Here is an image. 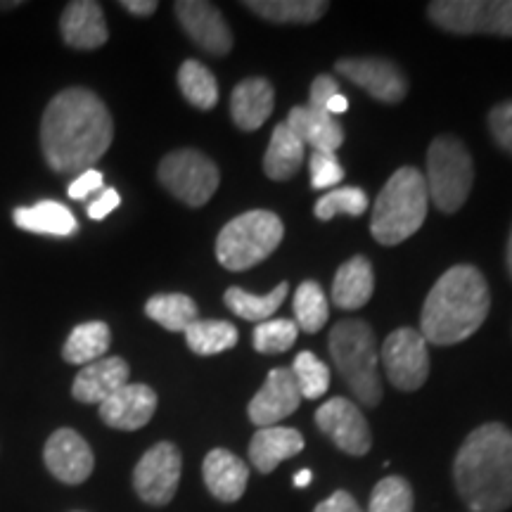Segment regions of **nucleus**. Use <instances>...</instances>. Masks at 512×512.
Masks as SVG:
<instances>
[{"label":"nucleus","instance_id":"ddd939ff","mask_svg":"<svg viewBox=\"0 0 512 512\" xmlns=\"http://www.w3.org/2000/svg\"><path fill=\"white\" fill-rule=\"evenodd\" d=\"M335 69L358 88H363L370 98L387 102V105H396L408 95L406 74L384 57H342Z\"/></svg>","mask_w":512,"mask_h":512},{"label":"nucleus","instance_id":"393cba45","mask_svg":"<svg viewBox=\"0 0 512 512\" xmlns=\"http://www.w3.org/2000/svg\"><path fill=\"white\" fill-rule=\"evenodd\" d=\"M306 162V147L290 131V126L278 124L273 128V136L268 140L264 155V171L271 181H290L299 174L302 164Z\"/></svg>","mask_w":512,"mask_h":512},{"label":"nucleus","instance_id":"f03ea898","mask_svg":"<svg viewBox=\"0 0 512 512\" xmlns=\"http://www.w3.org/2000/svg\"><path fill=\"white\" fill-rule=\"evenodd\" d=\"M458 496L472 512H503L512 505V430L486 422L467 434L453 460Z\"/></svg>","mask_w":512,"mask_h":512},{"label":"nucleus","instance_id":"f704fd0d","mask_svg":"<svg viewBox=\"0 0 512 512\" xmlns=\"http://www.w3.org/2000/svg\"><path fill=\"white\" fill-rule=\"evenodd\" d=\"M368 195L366 190L354 188V185H347V188H335L328 190L323 197L316 202V216L320 221L335 219L337 214H349V216H363L368 209Z\"/></svg>","mask_w":512,"mask_h":512},{"label":"nucleus","instance_id":"58836bf2","mask_svg":"<svg viewBox=\"0 0 512 512\" xmlns=\"http://www.w3.org/2000/svg\"><path fill=\"white\" fill-rule=\"evenodd\" d=\"M489 131L496 145L512 155V100L501 102L489 112Z\"/></svg>","mask_w":512,"mask_h":512},{"label":"nucleus","instance_id":"423d86ee","mask_svg":"<svg viewBox=\"0 0 512 512\" xmlns=\"http://www.w3.org/2000/svg\"><path fill=\"white\" fill-rule=\"evenodd\" d=\"M285 226L278 214L264 209L247 211L228 221L216 238V259L228 271H247L268 259L280 242Z\"/></svg>","mask_w":512,"mask_h":512},{"label":"nucleus","instance_id":"20e7f679","mask_svg":"<svg viewBox=\"0 0 512 512\" xmlns=\"http://www.w3.org/2000/svg\"><path fill=\"white\" fill-rule=\"evenodd\" d=\"M427 207H430V195H427L425 176L415 166H401L377 195L370 233L380 245H401L422 228Z\"/></svg>","mask_w":512,"mask_h":512},{"label":"nucleus","instance_id":"e433bc0d","mask_svg":"<svg viewBox=\"0 0 512 512\" xmlns=\"http://www.w3.org/2000/svg\"><path fill=\"white\" fill-rule=\"evenodd\" d=\"M297 337L299 328L294 320L271 318L254 328V349L259 354H283V351L294 347Z\"/></svg>","mask_w":512,"mask_h":512},{"label":"nucleus","instance_id":"6e6552de","mask_svg":"<svg viewBox=\"0 0 512 512\" xmlns=\"http://www.w3.org/2000/svg\"><path fill=\"white\" fill-rule=\"evenodd\" d=\"M427 17L458 36H512V0H434Z\"/></svg>","mask_w":512,"mask_h":512},{"label":"nucleus","instance_id":"79ce46f5","mask_svg":"<svg viewBox=\"0 0 512 512\" xmlns=\"http://www.w3.org/2000/svg\"><path fill=\"white\" fill-rule=\"evenodd\" d=\"M119 204H121L119 192L114 188H105L91 204H88V216H91L93 221H102V219H107V216H110L112 211L119 207Z\"/></svg>","mask_w":512,"mask_h":512},{"label":"nucleus","instance_id":"4468645a","mask_svg":"<svg viewBox=\"0 0 512 512\" xmlns=\"http://www.w3.org/2000/svg\"><path fill=\"white\" fill-rule=\"evenodd\" d=\"M178 22L204 53L223 57L233 50V31L216 5L204 0H178L174 5Z\"/></svg>","mask_w":512,"mask_h":512},{"label":"nucleus","instance_id":"7ed1b4c3","mask_svg":"<svg viewBox=\"0 0 512 512\" xmlns=\"http://www.w3.org/2000/svg\"><path fill=\"white\" fill-rule=\"evenodd\" d=\"M491 309V292L482 271L470 264L448 268L427 294L420 332L439 347L465 342L482 328Z\"/></svg>","mask_w":512,"mask_h":512},{"label":"nucleus","instance_id":"de8ad7c7","mask_svg":"<svg viewBox=\"0 0 512 512\" xmlns=\"http://www.w3.org/2000/svg\"><path fill=\"white\" fill-rule=\"evenodd\" d=\"M508 271L512 275V230H510V238H508Z\"/></svg>","mask_w":512,"mask_h":512},{"label":"nucleus","instance_id":"09e8293b","mask_svg":"<svg viewBox=\"0 0 512 512\" xmlns=\"http://www.w3.org/2000/svg\"><path fill=\"white\" fill-rule=\"evenodd\" d=\"M17 0H15V3H0V10H5V8H17Z\"/></svg>","mask_w":512,"mask_h":512},{"label":"nucleus","instance_id":"0eeeda50","mask_svg":"<svg viewBox=\"0 0 512 512\" xmlns=\"http://www.w3.org/2000/svg\"><path fill=\"white\" fill-rule=\"evenodd\" d=\"M427 195L444 214H453L467 202L475 183V162L470 150L453 136H439L427 150Z\"/></svg>","mask_w":512,"mask_h":512},{"label":"nucleus","instance_id":"c9c22d12","mask_svg":"<svg viewBox=\"0 0 512 512\" xmlns=\"http://www.w3.org/2000/svg\"><path fill=\"white\" fill-rule=\"evenodd\" d=\"M413 486L403 477H384L370 494L368 512H413Z\"/></svg>","mask_w":512,"mask_h":512},{"label":"nucleus","instance_id":"9d476101","mask_svg":"<svg viewBox=\"0 0 512 512\" xmlns=\"http://www.w3.org/2000/svg\"><path fill=\"white\" fill-rule=\"evenodd\" d=\"M384 373L401 392H415L430 377V351L420 330L399 328L384 339L380 351Z\"/></svg>","mask_w":512,"mask_h":512},{"label":"nucleus","instance_id":"5701e85b","mask_svg":"<svg viewBox=\"0 0 512 512\" xmlns=\"http://www.w3.org/2000/svg\"><path fill=\"white\" fill-rule=\"evenodd\" d=\"M285 124L302 140L304 147L311 145L313 152H337L344 143V131L339 121L332 114L313 110L309 105L292 107Z\"/></svg>","mask_w":512,"mask_h":512},{"label":"nucleus","instance_id":"412c9836","mask_svg":"<svg viewBox=\"0 0 512 512\" xmlns=\"http://www.w3.org/2000/svg\"><path fill=\"white\" fill-rule=\"evenodd\" d=\"M275 105V91L271 81L252 76V79L240 81L230 95V117L233 124L242 131H256L266 124Z\"/></svg>","mask_w":512,"mask_h":512},{"label":"nucleus","instance_id":"c756f323","mask_svg":"<svg viewBox=\"0 0 512 512\" xmlns=\"http://www.w3.org/2000/svg\"><path fill=\"white\" fill-rule=\"evenodd\" d=\"M178 88L183 98L197 110H214L219 102V81L209 72L207 64L185 60L178 69Z\"/></svg>","mask_w":512,"mask_h":512},{"label":"nucleus","instance_id":"c85d7f7f","mask_svg":"<svg viewBox=\"0 0 512 512\" xmlns=\"http://www.w3.org/2000/svg\"><path fill=\"white\" fill-rule=\"evenodd\" d=\"M287 292H290V285L287 283H280L268 294H249L242 287H228L223 299H226V306L235 316L259 325L264 320H271L273 313L283 306Z\"/></svg>","mask_w":512,"mask_h":512},{"label":"nucleus","instance_id":"37998d69","mask_svg":"<svg viewBox=\"0 0 512 512\" xmlns=\"http://www.w3.org/2000/svg\"><path fill=\"white\" fill-rule=\"evenodd\" d=\"M313 512H363L361 505L356 503V498L349 491H335L330 498H325L323 503L316 505Z\"/></svg>","mask_w":512,"mask_h":512},{"label":"nucleus","instance_id":"c03bdc74","mask_svg":"<svg viewBox=\"0 0 512 512\" xmlns=\"http://www.w3.org/2000/svg\"><path fill=\"white\" fill-rule=\"evenodd\" d=\"M121 8L128 10L131 15H136V17H150V15H155L157 3L155 0H121Z\"/></svg>","mask_w":512,"mask_h":512},{"label":"nucleus","instance_id":"a19ab883","mask_svg":"<svg viewBox=\"0 0 512 512\" xmlns=\"http://www.w3.org/2000/svg\"><path fill=\"white\" fill-rule=\"evenodd\" d=\"M339 93V83L337 79H332L330 74H320L313 79L311 83V95H309V107H313V110H320L325 112V105L335 98V95Z\"/></svg>","mask_w":512,"mask_h":512},{"label":"nucleus","instance_id":"f3484780","mask_svg":"<svg viewBox=\"0 0 512 512\" xmlns=\"http://www.w3.org/2000/svg\"><path fill=\"white\" fill-rule=\"evenodd\" d=\"M157 411V394L147 384H124L119 392L100 403V420L121 432H136L152 420Z\"/></svg>","mask_w":512,"mask_h":512},{"label":"nucleus","instance_id":"aec40b11","mask_svg":"<svg viewBox=\"0 0 512 512\" xmlns=\"http://www.w3.org/2000/svg\"><path fill=\"white\" fill-rule=\"evenodd\" d=\"M131 368L121 356H107L100 361L88 363L79 370L72 384V396L81 403H100L110 399L114 392H119L124 384H128Z\"/></svg>","mask_w":512,"mask_h":512},{"label":"nucleus","instance_id":"2f4dec72","mask_svg":"<svg viewBox=\"0 0 512 512\" xmlns=\"http://www.w3.org/2000/svg\"><path fill=\"white\" fill-rule=\"evenodd\" d=\"M147 318L162 325L169 332H185L197 320V304L188 294H155L145 304Z\"/></svg>","mask_w":512,"mask_h":512},{"label":"nucleus","instance_id":"ea45409f","mask_svg":"<svg viewBox=\"0 0 512 512\" xmlns=\"http://www.w3.org/2000/svg\"><path fill=\"white\" fill-rule=\"evenodd\" d=\"M105 190V178H102V174L98 169H88L83 171V174H79L74 178L72 183H69V197L72 200H88V197L95 195V192H102Z\"/></svg>","mask_w":512,"mask_h":512},{"label":"nucleus","instance_id":"f257e3e1","mask_svg":"<svg viewBox=\"0 0 512 512\" xmlns=\"http://www.w3.org/2000/svg\"><path fill=\"white\" fill-rule=\"evenodd\" d=\"M114 121L107 105L88 88H67L48 102L41 147L57 174H83L110 150Z\"/></svg>","mask_w":512,"mask_h":512},{"label":"nucleus","instance_id":"2eb2a0df","mask_svg":"<svg viewBox=\"0 0 512 512\" xmlns=\"http://www.w3.org/2000/svg\"><path fill=\"white\" fill-rule=\"evenodd\" d=\"M43 460H46L48 472L62 484H81L93 475L95 458L88 441L79 432L62 427L50 434L43 448Z\"/></svg>","mask_w":512,"mask_h":512},{"label":"nucleus","instance_id":"49530a36","mask_svg":"<svg viewBox=\"0 0 512 512\" xmlns=\"http://www.w3.org/2000/svg\"><path fill=\"white\" fill-rule=\"evenodd\" d=\"M311 479H313L311 470H302V472H297V475H294V486H299V489H304V486H309V484H311Z\"/></svg>","mask_w":512,"mask_h":512},{"label":"nucleus","instance_id":"39448f33","mask_svg":"<svg viewBox=\"0 0 512 512\" xmlns=\"http://www.w3.org/2000/svg\"><path fill=\"white\" fill-rule=\"evenodd\" d=\"M328 347L332 363L356 399L366 408L380 406V351H377L375 332L366 320H339L330 332Z\"/></svg>","mask_w":512,"mask_h":512},{"label":"nucleus","instance_id":"473e14b6","mask_svg":"<svg viewBox=\"0 0 512 512\" xmlns=\"http://www.w3.org/2000/svg\"><path fill=\"white\" fill-rule=\"evenodd\" d=\"M330 318L328 294L323 292L316 280H304L294 292V323L302 332L316 335L325 328Z\"/></svg>","mask_w":512,"mask_h":512},{"label":"nucleus","instance_id":"b1692460","mask_svg":"<svg viewBox=\"0 0 512 512\" xmlns=\"http://www.w3.org/2000/svg\"><path fill=\"white\" fill-rule=\"evenodd\" d=\"M375 292L373 264L366 256H354L339 266L332 283V302L342 311H358L370 302Z\"/></svg>","mask_w":512,"mask_h":512},{"label":"nucleus","instance_id":"9b49d317","mask_svg":"<svg viewBox=\"0 0 512 512\" xmlns=\"http://www.w3.org/2000/svg\"><path fill=\"white\" fill-rule=\"evenodd\" d=\"M181 472L183 456L178 446L171 441H159V444L147 448L143 458L138 460L136 470H133V489H136L140 501L162 508V505L174 501Z\"/></svg>","mask_w":512,"mask_h":512},{"label":"nucleus","instance_id":"cd10ccee","mask_svg":"<svg viewBox=\"0 0 512 512\" xmlns=\"http://www.w3.org/2000/svg\"><path fill=\"white\" fill-rule=\"evenodd\" d=\"M242 8L275 24H313L328 12L323 0H247Z\"/></svg>","mask_w":512,"mask_h":512},{"label":"nucleus","instance_id":"a18cd8bd","mask_svg":"<svg viewBox=\"0 0 512 512\" xmlns=\"http://www.w3.org/2000/svg\"><path fill=\"white\" fill-rule=\"evenodd\" d=\"M347 110H349V100H347V95H342V93H337L335 98H332L328 105H325V112L332 114V117H337V114H344Z\"/></svg>","mask_w":512,"mask_h":512},{"label":"nucleus","instance_id":"bb28decb","mask_svg":"<svg viewBox=\"0 0 512 512\" xmlns=\"http://www.w3.org/2000/svg\"><path fill=\"white\" fill-rule=\"evenodd\" d=\"M112 332L110 325L102 320H88V323L76 325L69 332L67 342L62 347V358L74 366H88V363L105 358V351L110 349Z\"/></svg>","mask_w":512,"mask_h":512},{"label":"nucleus","instance_id":"a211bd4d","mask_svg":"<svg viewBox=\"0 0 512 512\" xmlns=\"http://www.w3.org/2000/svg\"><path fill=\"white\" fill-rule=\"evenodd\" d=\"M60 31L67 46L76 50H95L105 46L110 38L105 12L93 0H74L64 8L60 17Z\"/></svg>","mask_w":512,"mask_h":512},{"label":"nucleus","instance_id":"6ab92c4d","mask_svg":"<svg viewBox=\"0 0 512 512\" xmlns=\"http://www.w3.org/2000/svg\"><path fill=\"white\" fill-rule=\"evenodd\" d=\"M202 477L209 494L221 503H235L245 494L249 482V467L228 448H214L202 463Z\"/></svg>","mask_w":512,"mask_h":512},{"label":"nucleus","instance_id":"dca6fc26","mask_svg":"<svg viewBox=\"0 0 512 512\" xmlns=\"http://www.w3.org/2000/svg\"><path fill=\"white\" fill-rule=\"evenodd\" d=\"M299 403H302V394H299L292 370L273 368L266 377L264 387L249 401L247 415L259 430L261 427H275L280 420L297 413Z\"/></svg>","mask_w":512,"mask_h":512},{"label":"nucleus","instance_id":"7c9ffc66","mask_svg":"<svg viewBox=\"0 0 512 512\" xmlns=\"http://www.w3.org/2000/svg\"><path fill=\"white\" fill-rule=\"evenodd\" d=\"M240 332L233 323L226 320H200L185 330V342H188L190 351L200 356H214L223 354V351L233 349L238 344Z\"/></svg>","mask_w":512,"mask_h":512},{"label":"nucleus","instance_id":"a878e982","mask_svg":"<svg viewBox=\"0 0 512 512\" xmlns=\"http://www.w3.org/2000/svg\"><path fill=\"white\" fill-rule=\"evenodd\" d=\"M15 226L29 233L38 235H53V238H69L79 230L74 214L60 202H38L34 207L15 209L12 214Z\"/></svg>","mask_w":512,"mask_h":512},{"label":"nucleus","instance_id":"4c0bfd02","mask_svg":"<svg viewBox=\"0 0 512 512\" xmlns=\"http://www.w3.org/2000/svg\"><path fill=\"white\" fill-rule=\"evenodd\" d=\"M309 169L313 190H335V185L344 178V169L335 152H311Z\"/></svg>","mask_w":512,"mask_h":512},{"label":"nucleus","instance_id":"4be33fe9","mask_svg":"<svg viewBox=\"0 0 512 512\" xmlns=\"http://www.w3.org/2000/svg\"><path fill=\"white\" fill-rule=\"evenodd\" d=\"M304 451L302 432L294 427H261L249 441V460L261 475H271L283 460H290Z\"/></svg>","mask_w":512,"mask_h":512},{"label":"nucleus","instance_id":"72a5a7b5","mask_svg":"<svg viewBox=\"0 0 512 512\" xmlns=\"http://www.w3.org/2000/svg\"><path fill=\"white\" fill-rule=\"evenodd\" d=\"M292 377L302 399H320L330 387V370L313 351H302L294 358Z\"/></svg>","mask_w":512,"mask_h":512},{"label":"nucleus","instance_id":"1a4fd4ad","mask_svg":"<svg viewBox=\"0 0 512 512\" xmlns=\"http://www.w3.org/2000/svg\"><path fill=\"white\" fill-rule=\"evenodd\" d=\"M157 178L176 200L188 207H204L221 183L219 166L200 150L188 147L166 155L157 169Z\"/></svg>","mask_w":512,"mask_h":512},{"label":"nucleus","instance_id":"f8f14e48","mask_svg":"<svg viewBox=\"0 0 512 512\" xmlns=\"http://www.w3.org/2000/svg\"><path fill=\"white\" fill-rule=\"evenodd\" d=\"M316 425L325 437L332 439L339 451L349 453V456H366L373 446V434H370L366 415L344 396H332L318 408Z\"/></svg>","mask_w":512,"mask_h":512}]
</instances>
